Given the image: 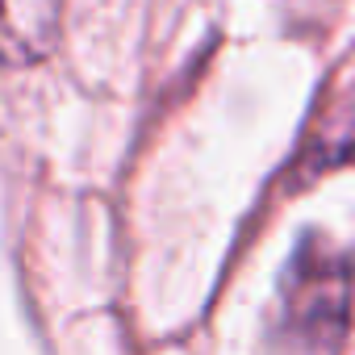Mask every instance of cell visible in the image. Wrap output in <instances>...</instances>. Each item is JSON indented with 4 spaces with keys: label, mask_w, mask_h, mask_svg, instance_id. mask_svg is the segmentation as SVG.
Here are the masks:
<instances>
[{
    "label": "cell",
    "mask_w": 355,
    "mask_h": 355,
    "mask_svg": "<svg viewBox=\"0 0 355 355\" xmlns=\"http://www.w3.org/2000/svg\"><path fill=\"white\" fill-rule=\"evenodd\" d=\"M280 322L293 355H334L351 322V263L338 247L301 239L280 280Z\"/></svg>",
    "instance_id": "cell-1"
},
{
    "label": "cell",
    "mask_w": 355,
    "mask_h": 355,
    "mask_svg": "<svg viewBox=\"0 0 355 355\" xmlns=\"http://www.w3.org/2000/svg\"><path fill=\"white\" fill-rule=\"evenodd\" d=\"M63 30V0H0V67L51 59Z\"/></svg>",
    "instance_id": "cell-2"
}]
</instances>
